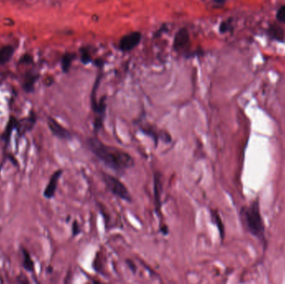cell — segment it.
Returning a JSON list of instances; mask_svg holds the SVG:
<instances>
[{
	"label": "cell",
	"instance_id": "cell-24",
	"mask_svg": "<svg viewBox=\"0 0 285 284\" xmlns=\"http://www.w3.org/2000/svg\"><path fill=\"white\" fill-rule=\"evenodd\" d=\"M159 232H160L163 235H168V233H169L168 227L165 225V224H161L160 227H159Z\"/></svg>",
	"mask_w": 285,
	"mask_h": 284
},
{
	"label": "cell",
	"instance_id": "cell-11",
	"mask_svg": "<svg viewBox=\"0 0 285 284\" xmlns=\"http://www.w3.org/2000/svg\"><path fill=\"white\" fill-rule=\"evenodd\" d=\"M20 253L23 268L28 273H34L35 272V262L33 260L30 252L26 249L25 247H21Z\"/></svg>",
	"mask_w": 285,
	"mask_h": 284
},
{
	"label": "cell",
	"instance_id": "cell-2",
	"mask_svg": "<svg viewBox=\"0 0 285 284\" xmlns=\"http://www.w3.org/2000/svg\"><path fill=\"white\" fill-rule=\"evenodd\" d=\"M239 220L244 230L255 238L264 248L267 247L266 227L260 210V202L258 199L244 205L239 209Z\"/></svg>",
	"mask_w": 285,
	"mask_h": 284
},
{
	"label": "cell",
	"instance_id": "cell-8",
	"mask_svg": "<svg viewBox=\"0 0 285 284\" xmlns=\"http://www.w3.org/2000/svg\"><path fill=\"white\" fill-rule=\"evenodd\" d=\"M48 125L51 132L53 133L54 136L58 137L59 139H69L71 138L70 133L60 124L57 121L53 118H48Z\"/></svg>",
	"mask_w": 285,
	"mask_h": 284
},
{
	"label": "cell",
	"instance_id": "cell-18",
	"mask_svg": "<svg viewBox=\"0 0 285 284\" xmlns=\"http://www.w3.org/2000/svg\"><path fill=\"white\" fill-rule=\"evenodd\" d=\"M81 52V62L84 64V65H88L90 64L91 61H92V58H91V55H90V52L87 50V49H80Z\"/></svg>",
	"mask_w": 285,
	"mask_h": 284
},
{
	"label": "cell",
	"instance_id": "cell-1",
	"mask_svg": "<svg viewBox=\"0 0 285 284\" xmlns=\"http://www.w3.org/2000/svg\"><path fill=\"white\" fill-rule=\"evenodd\" d=\"M88 144L90 150L116 173H124L127 169L134 166V160L128 152L112 146L106 145L95 138L89 139Z\"/></svg>",
	"mask_w": 285,
	"mask_h": 284
},
{
	"label": "cell",
	"instance_id": "cell-15",
	"mask_svg": "<svg viewBox=\"0 0 285 284\" xmlns=\"http://www.w3.org/2000/svg\"><path fill=\"white\" fill-rule=\"evenodd\" d=\"M39 79V75L35 74H28L23 83V88L27 92H32L35 89V84Z\"/></svg>",
	"mask_w": 285,
	"mask_h": 284
},
{
	"label": "cell",
	"instance_id": "cell-23",
	"mask_svg": "<svg viewBox=\"0 0 285 284\" xmlns=\"http://www.w3.org/2000/svg\"><path fill=\"white\" fill-rule=\"evenodd\" d=\"M17 282L18 284H30L28 278L23 274H20L17 277Z\"/></svg>",
	"mask_w": 285,
	"mask_h": 284
},
{
	"label": "cell",
	"instance_id": "cell-22",
	"mask_svg": "<svg viewBox=\"0 0 285 284\" xmlns=\"http://www.w3.org/2000/svg\"><path fill=\"white\" fill-rule=\"evenodd\" d=\"M125 264H126L127 267L129 268V270L131 271L133 274H135L136 272H137V266H136L135 263L130 259H127L125 260Z\"/></svg>",
	"mask_w": 285,
	"mask_h": 284
},
{
	"label": "cell",
	"instance_id": "cell-13",
	"mask_svg": "<svg viewBox=\"0 0 285 284\" xmlns=\"http://www.w3.org/2000/svg\"><path fill=\"white\" fill-rule=\"evenodd\" d=\"M18 123H19L18 119L13 117V116H11L9 121H8L7 125H6V128H5V132L3 133L2 136H1V139L4 140L5 143H8L10 142L12 132H13V130L17 129V127H18Z\"/></svg>",
	"mask_w": 285,
	"mask_h": 284
},
{
	"label": "cell",
	"instance_id": "cell-10",
	"mask_svg": "<svg viewBox=\"0 0 285 284\" xmlns=\"http://www.w3.org/2000/svg\"><path fill=\"white\" fill-rule=\"evenodd\" d=\"M266 35L268 37L274 41L283 43L285 40V31L281 26L277 23L269 24L267 28Z\"/></svg>",
	"mask_w": 285,
	"mask_h": 284
},
{
	"label": "cell",
	"instance_id": "cell-16",
	"mask_svg": "<svg viewBox=\"0 0 285 284\" xmlns=\"http://www.w3.org/2000/svg\"><path fill=\"white\" fill-rule=\"evenodd\" d=\"M76 55L74 53H66L62 58V70L65 73H68L71 67L72 62Z\"/></svg>",
	"mask_w": 285,
	"mask_h": 284
},
{
	"label": "cell",
	"instance_id": "cell-9",
	"mask_svg": "<svg viewBox=\"0 0 285 284\" xmlns=\"http://www.w3.org/2000/svg\"><path fill=\"white\" fill-rule=\"evenodd\" d=\"M36 115L35 113H30V115L26 118H23L22 120L19 121L17 127V131L19 134V137L24 135L27 132H30V130H32L33 128L35 126L36 122Z\"/></svg>",
	"mask_w": 285,
	"mask_h": 284
},
{
	"label": "cell",
	"instance_id": "cell-14",
	"mask_svg": "<svg viewBox=\"0 0 285 284\" xmlns=\"http://www.w3.org/2000/svg\"><path fill=\"white\" fill-rule=\"evenodd\" d=\"M14 48L12 45H5L0 49V65L10 62L14 56Z\"/></svg>",
	"mask_w": 285,
	"mask_h": 284
},
{
	"label": "cell",
	"instance_id": "cell-21",
	"mask_svg": "<svg viewBox=\"0 0 285 284\" xmlns=\"http://www.w3.org/2000/svg\"><path fill=\"white\" fill-rule=\"evenodd\" d=\"M33 61L34 60H33L32 55H30L28 53H25L24 55L21 57L19 62L20 65H30V64H32Z\"/></svg>",
	"mask_w": 285,
	"mask_h": 284
},
{
	"label": "cell",
	"instance_id": "cell-7",
	"mask_svg": "<svg viewBox=\"0 0 285 284\" xmlns=\"http://www.w3.org/2000/svg\"><path fill=\"white\" fill-rule=\"evenodd\" d=\"M63 170L60 169L55 173H53V175L51 176L50 180L47 184L46 187L44 188V197L47 199H52L54 198L56 194V190H57L58 183L60 181L61 176H62Z\"/></svg>",
	"mask_w": 285,
	"mask_h": 284
},
{
	"label": "cell",
	"instance_id": "cell-19",
	"mask_svg": "<svg viewBox=\"0 0 285 284\" xmlns=\"http://www.w3.org/2000/svg\"><path fill=\"white\" fill-rule=\"evenodd\" d=\"M276 19L279 23H285V5L280 6L278 11L276 13Z\"/></svg>",
	"mask_w": 285,
	"mask_h": 284
},
{
	"label": "cell",
	"instance_id": "cell-20",
	"mask_svg": "<svg viewBox=\"0 0 285 284\" xmlns=\"http://www.w3.org/2000/svg\"><path fill=\"white\" fill-rule=\"evenodd\" d=\"M80 233V225L78 224V221L75 220V221H74V223H73V224H72V235L74 236V237H77Z\"/></svg>",
	"mask_w": 285,
	"mask_h": 284
},
{
	"label": "cell",
	"instance_id": "cell-5",
	"mask_svg": "<svg viewBox=\"0 0 285 284\" xmlns=\"http://www.w3.org/2000/svg\"><path fill=\"white\" fill-rule=\"evenodd\" d=\"M162 192H163V185H162L161 175L159 173H155L154 179V195L155 211L157 213H160L161 212Z\"/></svg>",
	"mask_w": 285,
	"mask_h": 284
},
{
	"label": "cell",
	"instance_id": "cell-17",
	"mask_svg": "<svg viewBox=\"0 0 285 284\" xmlns=\"http://www.w3.org/2000/svg\"><path fill=\"white\" fill-rule=\"evenodd\" d=\"M234 28L233 25L232 19H229L227 20H224L220 23L219 25V31L221 34H225V33L231 32Z\"/></svg>",
	"mask_w": 285,
	"mask_h": 284
},
{
	"label": "cell",
	"instance_id": "cell-3",
	"mask_svg": "<svg viewBox=\"0 0 285 284\" xmlns=\"http://www.w3.org/2000/svg\"><path fill=\"white\" fill-rule=\"evenodd\" d=\"M102 177H103V181H104L106 187L108 188L111 194L128 203H131L133 201L131 194L129 193L126 186L119 178L104 173H103Z\"/></svg>",
	"mask_w": 285,
	"mask_h": 284
},
{
	"label": "cell",
	"instance_id": "cell-6",
	"mask_svg": "<svg viewBox=\"0 0 285 284\" xmlns=\"http://www.w3.org/2000/svg\"><path fill=\"white\" fill-rule=\"evenodd\" d=\"M189 45V33L186 28H181L178 31L174 40V49L176 51H184Z\"/></svg>",
	"mask_w": 285,
	"mask_h": 284
},
{
	"label": "cell",
	"instance_id": "cell-12",
	"mask_svg": "<svg viewBox=\"0 0 285 284\" xmlns=\"http://www.w3.org/2000/svg\"><path fill=\"white\" fill-rule=\"evenodd\" d=\"M210 214H211L212 222L216 225L217 229L219 230L221 242H223V239L225 238V228L223 225V220L221 218V216L217 210L212 209L210 211Z\"/></svg>",
	"mask_w": 285,
	"mask_h": 284
},
{
	"label": "cell",
	"instance_id": "cell-4",
	"mask_svg": "<svg viewBox=\"0 0 285 284\" xmlns=\"http://www.w3.org/2000/svg\"><path fill=\"white\" fill-rule=\"evenodd\" d=\"M142 39V35L139 32H133L124 35L120 40L119 48L123 52H129L138 46Z\"/></svg>",
	"mask_w": 285,
	"mask_h": 284
},
{
	"label": "cell",
	"instance_id": "cell-25",
	"mask_svg": "<svg viewBox=\"0 0 285 284\" xmlns=\"http://www.w3.org/2000/svg\"><path fill=\"white\" fill-rule=\"evenodd\" d=\"M93 284H103V283H102V282H100V281H99V280H94V281H93Z\"/></svg>",
	"mask_w": 285,
	"mask_h": 284
}]
</instances>
